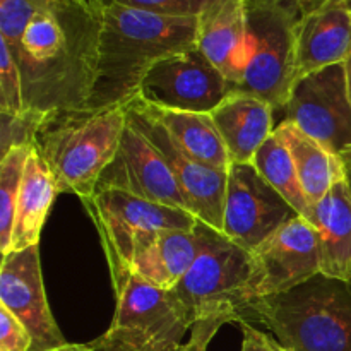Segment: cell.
Wrapping results in <instances>:
<instances>
[{
	"label": "cell",
	"instance_id": "1",
	"mask_svg": "<svg viewBox=\"0 0 351 351\" xmlns=\"http://www.w3.org/2000/svg\"><path fill=\"white\" fill-rule=\"evenodd\" d=\"M101 7L95 0L48 2L34 14L16 48L24 110H88L98 77Z\"/></svg>",
	"mask_w": 351,
	"mask_h": 351
},
{
	"label": "cell",
	"instance_id": "2",
	"mask_svg": "<svg viewBox=\"0 0 351 351\" xmlns=\"http://www.w3.org/2000/svg\"><path fill=\"white\" fill-rule=\"evenodd\" d=\"M101 7L98 77L88 110L127 105L154 64L195 48L197 16H165L123 5Z\"/></svg>",
	"mask_w": 351,
	"mask_h": 351
},
{
	"label": "cell",
	"instance_id": "3",
	"mask_svg": "<svg viewBox=\"0 0 351 351\" xmlns=\"http://www.w3.org/2000/svg\"><path fill=\"white\" fill-rule=\"evenodd\" d=\"M129 123L127 105L48 115L34 147L50 168L58 194L79 199L96 192L117 156Z\"/></svg>",
	"mask_w": 351,
	"mask_h": 351
},
{
	"label": "cell",
	"instance_id": "4",
	"mask_svg": "<svg viewBox=\"0 0 351 351\" xmlns=\"http://www.w3.org/2000/svg\"><path fill=\"white\" fill-rule=\"evenodd\" d=\"M269 328L290 351H351V288L324 274L254 300L249 321Z\"/></svg>",
	"mask_w": 351,
	"mask_h": 351
},
{
	"label": "cell",
	"instance_id": "5",
	"mask_svg": "<svg viewBox=\"0 0 351 351\" xmlns=\"http://www.w3.org/2000/svg\"><path fill=\"white\" fill-rule=\"evenodd\" d=\"M202 245L175 293L194 315L228 322L249 321L252 252L201 221Z\"/></svg>",
	"mask_w": 351,
	"mask_h": 351
},
{
	"label": "cell",
	"instance_id": "6",
	"mask_svg": "<svg viewBox=\"0 0 351 351\" xmlns=\"http://www.w3.org/2000/svg\"><path fill=\"white\" fill-rule=\"evenodd\" d=\"M96 232L101 239L113 291H120L141 243L165 230L192 232L199 219L192 213L144 201L119 189H99L82 199Z\"/></svg>",
	"mask_w": 351,
	"mask_h": 351
},
{
	"label": "cell",
	"instance_id": "7",
	"mask_svg": "<svg viewBox=\"0 0 351 351\" xmlns=\"http://www.w3.org/2000/svg\"><path fill=\"white\" fill-rule=\"evenodd\" d=\"M247 5L250 58L233 91L257 96L281 112L295 86L300 14L293 0H261Z\"/></svg>",
	"mask_w": 351,
	"mask_h": 351
},
{
	"label": "cell",
	"instance_id": "8",
	"mask_svg": "<svg viewBox=\"0 0 351 351\" xmlns=\"http://www.w3.org/2000/svg\"><path fill=\"white\" fill-rule=\"evenodd\" d=\"M115 297V315L105 335L134 351H175L195 322L173 290H161L136 274Z\"/></svg>",
	"mask_w": 351,
	"mask_h": 351
},
{
	"label": "cell",
	"instance_id": "9",
	"mask_svg": "<svg viewBox=\"0 0 351 351\" xmlns=\"http://www.w3.org/2000/svg\"><path fill=\"white\" fill-rule=\"evenodd\" d=\"M283 120L295 123L326 149L339 154L351 146V101L345 65L336 64L295 82Z\"/></svg>",
	"mask_w": 351,
	"mask_h": 351
},
{
	"label": "cell",
	"instance_id": "10",
	"mask_svg": "<svg viewBox=\"0 0 351 351\" xmlns=\"http://www.w3.org/2000/svg\"><path fill=\"white\" fill-rule=\"evenodd\" d=\"M298 215L252 163H235L228 170L223 233L242 249L254 252L274 232Z\"/></svg>",
	"mask_w": 351,
	"mask_h": 351
},
{
	"label": "cell",
	"instance_id": "11",
	"mask_svg": "<svg viewBox=\"0 0 351 351\" xmlns=\"http://www.w3.org/2000/svg\"><path fill=\"white\" fill-rule=\"evenodd\" d=\"M129 123L154 144L165 158L180 187L184 189L195 218L223 233V211L228 173L199 163L185 153L180 144L165 129L163 123L147 110L146 101L137 95L127 103Z\"/></svg>",
	"mask_w": 351,
	"mask_h": 351
},
{
	"label": "cell",
	"instance_id": "12",
	"mask_svg": "<svg viewBox=\"0 0 351 351\" xmlns=\"http://www.w3.org/2000/svg\"><path fill=\"white\" fill-rule=\"evenodd\" d=\"M232 89L225 74L197 48H191L154 64L139 95L163 108L211 113Z\"/></svg>",
	"mask_w": 351,
	"mask_h": 351
},
{
	"label": "cell",
	"instance_id": "13",
	"mask_svg": "<svg viewBox=\"0 0 351 351\" xmlns=\"http://www.w3.org/2000/svg\"><path fill=\"white\" fill-rule=\"evenodd\" d=\"M321 274L317 232L297 216L252 252L250 302L280 295Z\"/></svg>",
	"mask_w": 351,
	"mask_h": 351
},
{
	"label": "cell",
	"instance_id": "14",
	"mask_svg": "<svg viewBox=\"0 0 351 351\" xmlns=\"http://www.w3.org/2000/svg\"><path fill=\"white\" fill-rule=\"evenodd\" d=\"M0 305L16 315L33 338L31 351H53L67 345L48 305L40 243L2 256Z\"/></svg>",
	"mask_w": 351,
	"mask_h": 351
},
{
	"label": "cell",
	"instance_id": "15",
	"mask_svg": "<svg viewBox=\"0 0 351 351\" xmlns=\"http://www.w3.org/2000/svg\"><path fill=\"white\" fill-rule=\"evenodd\" d=\"M99 189H119L144 201L184 209L194 215L184 189L165 158L130 123H127L115 160L99 178L96 191Z\"/></svg>",
	"mask_w": 351,
	"mask_h": 351
},
{
	"label": "cell",
	"instance_id": "16",
	"mask_svg": "<svg viewBox=\"0 0 351 351\" xmlns=\"http://www.w3.org/2000/svg\"><path fill=\"white\" fill-rule=\"evenodd\" d=\"M195 48L235 88L250 58L247 0H206L197 14Z\"/></svg>",
	"mask_w": 351,
	"mask_h": 351
},
{
	"label": "cell",
	"instance_id": "17",
	"mask_svg": "<svg viewBox=\"0 0 351 351\" xmlns=\"http://www.w3.org/2000/svg\"><path fill=\"white\" fill-rule=\"evenodd\" d=\"M211 119L219 130L232 165L252 163L256 153L274 132V110L269 103L242 91H232Z\"/></svg>",
	"mask_w": 351,
	"mask_h": 351
},
{
	"label": "cell",
	"instance_id": "18",
	"mask_svg": "<svg viewBox=\"0 0 351 351\" xmlns=\"http://www.w3.org/2000/svg\"><path fill=\"white\" fill-rule=\"evenodd\" d=\"M350 55L351 7H329L298 19L295 82L329 65L343 64Z\"/></svg>",
	"mask_w": 351,
	"mask_h": 351
},
{
	"label": "cell",
	"instance_id": "19",
	"mask_svg": "<svg viewBox=\"0 0 351 351\" xmlns=\"http://www.w3.org/2000/svg\"><path fill=\"white\" fill-rule=\"evenodd\" d=\"M202 245L201 221L192 232L165 230L144 240L130 266V274L161 290H175L192 267Z\"/></svg>",
	"mask_w": 351,
	"mask_h": 351
},
{
	"label": "cell",
	"instance_id": "20",
	"mask_svg": "<svg viewBox=\"0 0 351 351\" xmlns=\"http://www.w3.org/2000/svg\"><path fill=\"white\" fill-rule=\"evenodd\" d=\"M312 226L317 232L321 274L335 280L351 281V191L339 180L312 208Z\"/></svg>",
	"mask_w": 351,
	"mask_h": 351
},
{
	"label": "cell",
	"instance_id": "21",
	"mask_svg": "<svg viewBox=\"0 0 351 351\" xmlns=\"http://www.w3.org/2000/svg\"><path fill=\"white\" fill-rule=\"evenodd\" d=\"M57 194L50 168L36 147H33L24 168L23 184L17 197L9 252L29 249L40 243L41 232Z\"/></svg>",
	"mask_w": 351,
	"mask_h": 351
},
{
	"label": "cell",
	"instance_id": "22",
	"mask_svg": "<svg viewBox=\"0 0 351 351\" xmlns=\"http://www.w3.org/2000/svg\"><path fill=\"white\" fill-rule=\"evenodd\" d=\"M276 130L290 149L302 189L307 195L308 204L314 208L331 191L332 185L345 178L341 158L339 154L326 149L321 143L307 136L295 123L281 120Z\"/></svg>",
	"mask_w": 351,
	"mask_h": 351
},
{
	"label": "cell",
	"instance_id": "23",
	"mask_svg": "<svg viewBox=\"0 0 351 351\" xmlns=\"http://www.w3.org/2000/svg\"><path fill=\"white\" fill-rule=\"evenodd\" d=\"M144 101H146L147 110L163 123L165 129L180 144L185 153L191 154L194 160L206 167L228 173L232 160H230L225 143L219 136V130L213 122L211 113L180 112V110L153 105L147 99Z\"/></svg>",
	"mask_w": 351,
	"mask_h": 351
},
{
	"label": "cell",
	"instance_id": "24",
	"mask_svg": "<svg viewBox=\"0 0 351 351\" xmlns=\"http://www.w3.org/2000/svg\"><path fill=\"white\" fill-rule=\"evenodd\" d=\"M261 175L266 178L267 184L280 192L285 201L308 221L312 215V206L308 204L307 195L302 189L300 178H298L297 167L293 163L290 149L283 137L276 129L271 134L269 139L261 146L252 161Z\"/></svg>",
	"mask_w": 351,
	"mask_h": 351
},
{
	"label": "cell",
	"instance_id": "25",
	"mask_svg": "<svg viewBox=\"0 0 351 351\" xmlns=\"http://www.w3.org/2000/svg\"><path fill=\"white\" fill-rule=\"evenodd\" d=\"M34 146H19L10 149L0 160V250L9 252L17 197L23 184L24 168Z\"/></svg>",
	"mask_w": 351,
	"mask_h": 351
},
{
	"label": "cell",
	"instance_id": "26",
	"mask_svg": "<svg viewBox=\"0 0 351 351\" xmlns=\"http://www.w3.org/2000/svg\"><path fill=\"white\" fill-rule=\"evenodd\" d=\"M2 115V132H0V156H5L10 149L19 146H34L36 136L43 123L47 122V113L24 110L23 113L0 112ZM0 158V160H2Z\"/></svg>",
	"mask_w": 351,
	"mask_h": 351
},
{
	"label": "cell",
	"instance_id": "27",
	"mask_svg": "<svg viewBox=\"0 0 351 351\" xmlns=\"http://www.w3.org/2000/svg\"><path fill=\"white\" fill-rule=\"evenodd\" d=\"M47 0H0V38L16 48L27 24Z\"/></svg>",
	"mask_w": 351,
	"mask_h": 351
},
{
	"label": "cell",
	"instance_id": "28",
	"mask_svg": "<svg viewBox=\"0 0 351 351\" xmlns=\"http://www.w3.org/2000/svg\"><path fill=\"white\" fill-rule=\"evenodd\" d=\"M0 112L17 113L24 112L23 79L19 65L9 45L0 38Z\"/></svg>",
	"mask_w": 351,
	"mask_h": 351
},
{
	"label": "cell",
	"instance_id": "29",
	"mask_svg": "<svg viewBox=\"0 0 351 351\" xmlns=\"http://www.w3.org/2000/svg\"><path fill=\"white\" fill-rule=\"evenodd\" d=\"M99 5H123L165 16H197L206 0H95Z\"/></svg>",
	"mask_w": 351,
	"mask_h": 351
},
{
	"label": "cell",
	"instance_id": "30",
	"mask_svg": "<svg viewBox=\"0 0 351 351\" xmlns=\"http://www.w3.org/2000/svg\"><path fill=\"white\" fill-rule=\"evenodd\" d=\"M33 338L23 322L0 305V351H31Z\"/></svg>",
	"mask_w": 351,
	"mask_h": 351
},
{
	"label": "cell",
	"instance_id": "31",
	"mask_svg": "<svg viewBox=\"0 0 351 351\" xmlns=\"http://www.w3.org/2000/svg\"><path fill=\"white\" fill-rule=\"evenodd\" d=\"M226 322L221 319H201L195 321L191 329V338L187 343H182L175 351H208L209 343L215 338L216 332Z\"/></svg>",
	"mask_w": 351,
	"mask_h": 351
},
{
	"label": "cell",
	"instance_id": "32",
	"mask_svg": "<svg viewBox=\"0 0 351 351\" xmlns=\"http://www.w3.org/2000/svg\"><path fill=\"white\" fill-rule=\"evenodd\" d=\"M240 329H242V351H290L273 336L254 328L250 322H242Z\"/></svg>",
	"mask_w": 351,
	"mask_h": 351
},
{
	"label": "cell",
	"instance_id": "33",
	"mask_svg": "<svg viewBox=\"0 0 351 351\" xmlns=\"http://www.w3.org/2000/svg\"><path fill=\"white\" fill-rule=\"evenodd\" d=\"M293 2L300 17L322 9H329V7H351V0H293Z\"/></svg>",
	"mask_w": 351,
	"mask_h": 351
},
{
	"label": "cell",
	"instance_id": "34",
	"mask_svg": "<svg viewBox=\"0 0 351 351\" xmlns=\"http://www.w3.org/2000/svg\"><path fill=\"white\" fill-rule=\"evenodd\" d=\"M91 345H93V350H95V351H134V350L127 348V346L120 345V343L113 341V339L108 338L106 335L99 336L98 339L91 341Z\"/></svg>",
	"mask_w": 351,
	"mask_h": 351
},
{
	"label": "cell",
	"instance_id": "35",
	"mask_svg": "<svg viewBox=\"0 0 351 351\" xmlns=\"http://www.w3.org/2000/svg\"><path fill=\"white\" fill-rule=\"evenodd\" d=\"M339 158L343 161V167H345V180L348 184L350 191H351V146L345 147V149L339 153Z\"/></svg>",
	"mask_w": 351,
	"mask_h": 351
},
{
	"label": "cell",
	"instance_id": "36",
	"mask_svg": "<svg viewBox=\"0 0 351 351\" xmlns=\"http://www.w3.org/2000/svg\"><path fill=\"white\" fill-rule=\"evenodd\" d=\"M53 351H95V350H93L91 343H88V345H81V343H67L65 346H62V348H57Z\"/></svg>",
	"mask_w": 351,
	"mask_h": 351
},
{
	"label": "cell",
	"instance_id": "37",
	"mask_svg": "<svg viewBox=\"0 0 351 351\" xmlns=\"http://www.w3.org/2000/svg\"><path fill=\"white\" fill-rule=\"evenodd\" d=\"M345 65V75H346V88H348V96H350V101H351V55L343 62Z\"/></svg>",
	"mask_w": 351,
	"mask_h": 351
},
{
	"label": "cell",
	"instance_id": "38",
	"mask_svg": "<svg viewBox=\"0 0 351 351\" xmlns=\"http://www.w3.org/2000/svg\"><path fill=\"white\" fill-rule=\"evenodd\" d=\"M47 2H64V0H47Z\"/></svg>",
	"mask_w": 351,
	"mask_h": 351
},
{
	"label": "cell",
	"instance_id": "39",
	"mask_svg": "<svg viewBox=\"0 0 351 351\" xmlns=\"http://www.w3.org/2000/svg\"><path fill=\"white\" fill-rule=\"evenodd\" d=\"M247 2H261V0H247Z\"/></svg>",
	"mask_w": 351,
	"mask_h": 351
},
{
	"label": "cell",
	"instance_id": "40",
	"mask_svg": "<svg viewBox=\"0 0 351 351\" xmlns=\"http://www.w3.org/2000/svg\"><path fill=\"white\" fill-rule=\"evenodd\" d=\"M348 285H350V288H351V281H350V283H348Z\"/></svg>",
	"mask_w": 351,
	"mask_h": 351
}]
</instances>
